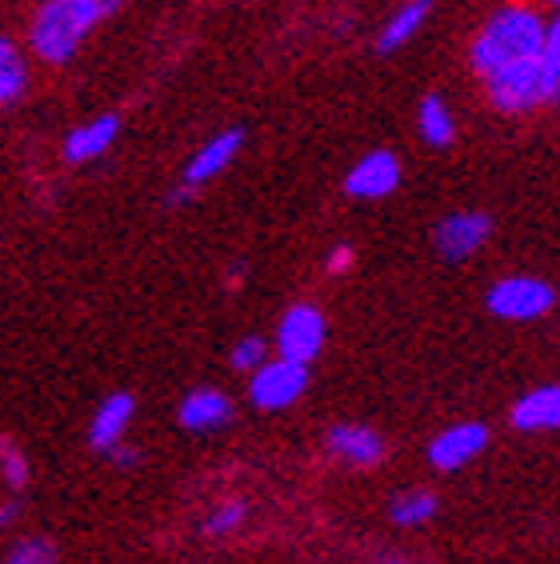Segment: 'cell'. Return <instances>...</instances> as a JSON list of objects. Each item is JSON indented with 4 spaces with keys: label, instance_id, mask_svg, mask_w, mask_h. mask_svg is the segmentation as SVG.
<instances>
[{
    "label": "cell",
    "instance_id": "cb8c5ba5",
    "mask_svg": "<svg viewBox=\"0 0 560 564\" xmlns=\"http://www.w3.org/2000/svg\"><path fill=\"white\" fill-rule=\"evenodd\" d=\"M348 269H353V249H348V245H336V249L324 257V272H329V276H345Z\"/></svg>",
    "mask_w": 560,
    "mask_h": 564
},
{
    "label": "cell",
    "instance_id": "277c9868",
    "mask_svg": "<svg viewBox=\"0 0 560 564\" xmlns=\"http://www.w3.org/2000/svg\"><path fill=\"white\" fill-rule=\"evenodd\" d=\"M485 308L496 321H508V325H532V321L557 308V289L540 276H500L488 289Z\"/></svg>",
    "mask_w": 560,
    "mask_h": 564
},
{
    "label": "cell",
    "instance_id": "603a6c76",
    "mask_svg": "<svg viewBox=\"0 0 560 564\" xmlns=\"http://www.w3.org/2000/svg\"><path fill=\"white\" fill-rule=\"evenodd\" d=\"M0 477H4V485H9L12 492L24 489V480H29V460H24V453L12 445V441L0 445Z\"/></svg>",
    "mask_w": 560,
    "mask_h": 564
},
{
    "label": "cell",
    "instance_id": "3957f363",
    "mask_svg": "<svg viewBox=\"0 0 560 564\" xmlns=\"http://www.w3.org/2000/svg\"><path fill=\"white\" fill-rule=\"evenodd\" d=\"M481 85H485L488 105L505 117H528V112L560 105V73L545 56L528 61V65L505 68V73L481 80Z\"/></svg>",
    "mask_w": 560,
    "mask_h": 564
},
{
    "label": "cell",
    "instance_id": "d6986e66",
    "mask_svg": "<svg viewBox=\"0 0 560 564\" xmlns=\"http://www.w3.org/2000/svg\"><path fill=\"white\" fill-rule=\"evenodd\" d=\"M24 85H29V61H24L21 48L4 36V41H0V105H4V109L17 105V100L24 97Z\"/></svg>",
    "mask_w": 560,
    "mask_h": 564
},
{
    "label": "cell",
    "instance_id": "f546056e",
    "mask_svg": "<svg viewBox=\"0 0 560 564\" xmlns=\"http://www.w3.org/2000/svg\"><path fill=\"white\" fill-rule=\"evenodd\" d=\"M385 564H405V561H385Z\"/></svg>",
    "mask_w": 560,
    "mask_h": 564
},
{
    "label": "cell",
    "instance_id": "52a82bcc",
    "mask_svg": "<svg viewBox=\"0 0 560 564\" xmlns=\"http://www.w3.org/2000/svg\"><path fill=\"white\" fill-rule=\"evenodd\" d=\"M324 348V316L316 304H289L277 321V357H289L297 365H313Z\"/></svg>",
    "mask_w": 560,
    "mask_h": 564
},
{
    "label": "cell",
    "instance_id": "8992f818",
    "mask_svg": "<svg viewBox=\"0 0 560 564\" xmlns=\"http://www.w3.org/2000/svg\"><path fill=\"white\" fill-rule=\"evenodd\" d=\"M488 237H493V217L476 213V208H464V213H444L437 220V228H432V249H437L441 261L461 264L485 249Z\"/></svg>",
    "mask_w": 560,
    "mask_h": 564
},
{
    "label": "cell",
    "instance_id": "f1b7e54d",
    "mask_svg": "<svg viewBox=\"0 0 560 564\" xmlns=\"http://www.w3.org/2000/svg\"><path fill=\"white\" fill-rule=\"evenodd\" d=\"M537 4H545V9H552V12H560V0H537Z\"/></svg>",
    "mask_w": 560,
    "mask_h": 564
},
{
    "label": "cell",
    "instance_id": "44dd1931",
    "mask_svg": "<svg viewBox=\"0 0 560 564\" xmlns=\"http://www.w3.org/2000/svg\"><path fill=\"white\" fill-rule=\"evenodd\" d=\"M269 345L260 337H240L237 345H233V352H228V369L233 372H245V377H252L257 369H265L269 365Z\"/></svg>",
    "mask_w": 560,
    "mask_h": 564
},
{
    "label": "cell",
    "instance_id": "9a60e30c",
    "mask_svg": "<svg viewBox=\"0 0 560 564\" xmlns=\"http://www.w3.org/2000/svg\"><path fill=\"white\" fill-rule=\"evenodd\" d=\"M513 429L517 433H552L560 429V384H537L513 404Z\"/></svg>",
    "mask_w": 560,
    "mask_h": 564
},
{
    "label": "cell",
    "instance_id": "83f0119b",
    "mask_svg": "<svg viewBox=\"0 0 560 564\" xmlns=\"http://www.w3.org/2000/svg\"><path fill=\"white\" fill-rule=\"evenodd\" d=\"M17 517H21V505H17V500H4V512H0V524L9 529V524L17 521Z\"/></svg>",
    "mask_w": 560,
    "mask_h": 564
},
{
    "label": "cell",
    "instance_id": "484cf974",
    "mask_svg": "<svg viewBox=\"0 0 560 564\" xmlns=\"http://www.w3.org/2000/svg\"><path fill=\"white\" fill-rule=\"evenodd\" d=\"M108 460L120 468V473H129V468H140V453L137 448H129V445H120V448H112L108 453Z\"/></svg>",
    "mask_w": 560,
    "mask_h": 564
},
{
    "label": "cell",
    "instance_id": "7a4b0ae2",
    "mask_svg": "<svg viewBox=\"0 0 560 564\" xmlns=\"http://www.w3.org/2000/svg\"><path fill=\"white\" fill-rule=\"evenodd\" d=\"M117 0H41L29 21V53L44 65H68Z\"/></svg>",
    "mask_w": 560,
    "mask_h": 564
},
{
    "label": "cell",
    "instance_id": "e0dca14e",
    "mask_svg": "<svg viewBox=\"0 0 560 564\" xmlns=\"http://www.w3.org/2000/svg\"><path fill=\"white\" fill-rule=\"evenodd\" d=\"M417 132L420 141L429 144V149H449L456 137V120L453 112H449V105H444L441 93H424L417 105Z\"/></svg>",
    "mask_w": 560,
    "mask_h": 564
},
{
    "label": "cell",
    "instance_id": "5bb4252c",
    "mask_svg": "<svg viewBox=\"0 0 560 564\" xmlns=\"http://www.w3.org/2000/svg\"><path fill=\"white\" fill-rule=\"evenodd\" d=\"M176 421L189 433H216V429H225L233 421V401L220 389L205 384V389H193L184 397L181 409H176Z\"/></svg>",
    "mask_w": 560,
    "mask_h": 564
},
{
    "label": "cell",
    "instance_id": "4316f807",
    "mask_svg": "<svg viewBox=\"0 0 560 564\" xmlns=\"http://www.w3.org/2000/svg\"><path fill=\"white\" fill-rule=\"evenodd\" d=\"M240 281H245V264H237V269H228L225 289H228V293H240Z\"/></svg>",
    "mask_w": 560,
    "mask_h": 564
},
{
    "label": "cell",
    "instance_id": "30bf717a",
    "mask_svg": "<svg viewBox=\"0 0 560 564\" xmlns=\"http://www.w3.org/2000/svg\"><path fill=\"white\" fill-rule=\"evenodd\" d=\"M240 149H245V132L240 129H225V132H216V137H208V141L189 156V164H184L181 188H189V193L205 188L208 181H216L228 164L237 161Z\"/></svg>",
    "mask_w": 560,
    "mask_h": 564
},
{
    "label": "cell",
    "instance_id": "d4e9b609",
    "mask_svg": "<svg viewBox=\"0 0 560 564\" xmlns=\"http://www.w3.org/2000/svg\"><path fill=\"white\" fill-rule=\"evenodd\" d=\"M545 61L560 73V12L549 17V41H545Z\"/></svg>",
    "mask_w": 560,
    "mask_h": 564
},
{
    "label": "cell",
    "instance_id": "ac0fdd59",
    "mask_svg": "<svg viewBox=\"0 0 560 564\" xmlns=\"http://www.w3.org/2000/svg\"><path fill=\"white\" fill-rule=\"evenodd\" d=\"M437 492L429 489H405L397 497L388 500V521L397 524V529H420V524H429L437 517Z\"/></svg>",
    "mask_w": 560,
    "mask_h": 564
},
{
    "label": "cell",
    "instance_id": "2e32d148",
    "mask_svg": "<svg viewBox=\"0 0 560 564\" xmlns=\"http://www.w3.org/2000/svg\"><path fill=\"white\" fill-rule=\"evenodd\" d=\"M429 17H432V0H400L397 9L388 12V21L380 24L377 53H397V48H405V44L429 24Z\"/></svg>",
    "mask_w": 560,
    "mask_h": 564
},
{
    "label": "cell",
    "instance_id": "ba28073f",
    "mask_svg": "<svg viewBox=\"0 0 560 564\" xmlns=\"http://www.w3.org/2000/svg\"><path fill=\"white\" fill-rule=\"evenodd\" d=\"M488 448V424L481 421H456L449 424V429H441V433L429 441V465L437 468V473H461L464 465H473L476 456Z\"/></svg>",
    "mask_w": 560,
    "mask_h": 564
},
{
    "label": "cell",
    "instance_id": "7c38bea8",
    "mask_svg": "<svg viewBox=\"0 0 560 564\" xmlns=\"http://www.w3.org/2000/svg\"><path fill=\"white\" fill-rule=\"evenodd\" d=\"M132 413H137L132 392H108L105 401L97 404L93 421H88V448L108 456L112 448L125 445V433H129Z\"/></svg>",
    "mask_w": 560,
    "mask_h": 564
},
{
    "label": "cell",
    "instance_id": "7402d4cb",
    "mask_svg": "<svg viewBox=\"0 0 560 564\" xmlns=\"http://www.w3.org/2000/svg\"><path fill=\"white\" fill-rule=\"evenodd\" d=\"M4 564H56V549L44 536H24L21 544H12Z\"/></svg>",
    "mask_w": 560,
    "mask_h": 564
},
{
    "label": "cell",
    "instance_id": "6da1fadb",
    "mask_svg": "<svg viewBox=\"0 0 560 564\" xmlns=\"http://www.w3.org/2000/svg\"><path fill=\"white\" fill-rule=\"evenodd\" d=\"M545 41H549V17L532 0H505L500 9L488 12L485 24L469 41V68L488 80L505 68L545 56Z\"/></svg>",
    "mask_w": 560,
    "mask_h": 564
},
{
    "label": "cell",
    "instance_id": "8fae6325",
    "mask_svg": "<svg viewBox=\"0 0 560 564\" xmlns=\"http://www.w3.org/2000/svg\"><path fill=\"white\" fill-rule=\"evenodd\" d=\"M324 453L348 468H377L385 460V441L368 424H333L324 433Z\"/></svg>",
    "mask_w": 560,
    "mask_h": 564
},
{
    "label": "cell",
    "instance_id": "ffe728a7",
    "mask_svg": "<svg viewBox=\"0 0 560 564\" xmlns=\"http://www.w3.org/2000/svg\"><path fill=\"white\" fill-rule=\"evenodd\" d=\"M248 521V505L240 497H225V500H216L213 509H208V517L201 521V532L205 536H233V532H240Z\"/></svg>",
    "mask_w": 560,
    "mask_h": 564
},
{
    "label": "cell",
    "instance_id": "4fadbf2b",
    "mask_svg": "<svg viewBox=\"0 0 560 564\" xmlns=\"http://www.w3.org/2000/svg\"><path fill=\"white\" fill-rule=\"evenodd\" d=\"M117 137H120V117L117 112H100V117L85 120V124H76V129L68 132L65 144H61V156L80 169V164L100 161V156L117 144Z\"/></svg>",
    "mask_w": 560,
    "mask_h": 564
},
{
    "label": "cell",
    "instance_id": "9c48e42d",
    "mask_svg": "<svg viewBox=\"0 0 560 564\" xmlns=\"http://www.w3.org/2000/svg\"><path fill=\"white\" fill-rule=\"evenodd\" d=\"M400 176H405V169H400V161L388 149L365 152V156L348 169L345 193L353 196V200H385V196H392L400 188Z\"/></svg>",
    "mask_w": 560,
    "mask_h": 564
},
{
    "label": "cell",
    "instance_id": "5b68a950",
    "mask_svg": "<svg viewBox=\"0 0 560 564\" xmlns=\"http://www.w3.org/2000/svg\"><path fill=\"white\" fill-rule=\"evenodd\" d=\"M309 392V365H297L289 357H272L265 369L248 377V401L260 413H284Z\"/></svg>",
    "mask_w": 560,
    "mask_h": 564
}]
</instances>
